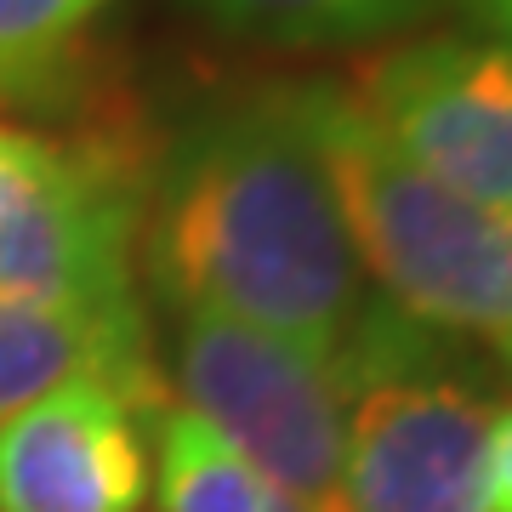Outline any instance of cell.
I'll return each instance as SVG.
<instances>
[{
	"label": "cell",
	"instance_id": "30bf717a",
	"mask_svg": "<svg viewBox=\"0 0 512 512\" xmlns=\"http://www.w3.org/2000/svg\"><path fill=\"white\" fill-rule=\"evenodd\" d=\"M160 427V512H262L268 484L228 450V444L188 416L183 404L154 410Z\"/></svg>",
	"mask_w": 512,
	"mask_h": 512
},
{
	"label": "cell",
	"instance_id": "7c38bea8",
	"mask_svg": "<svg viewBox=\"0 0 512 512\" xmlns=\"http://www.w3.org/2000/svg\"><path fill=\"white\" fill-rule=\"evenodd\" d=\"M490 512H512V410L495 416L490 433Z\"/></svg>",
	"mask_w": 512,
	"mask_h": 512
},
{
	"label": "cell",
	"instance_id": "277c9868",
	"mask_svg": "<svg viewBox=\"0 0 512 512\" xmlns=\"http://www.w3.org/2000/svg\"><path fill=\"white\" fill-rule=\"evenodd\" d=\"M495 404L444 353L387 370L348 399V512H490Z\"/></svg>",
	"mask_w": 512,
	"mask_h": 512
},
{
	"label": "cell",
	"instance_id": "5b68a950",
	"mask_svg": "<svg viewBox=\"0 0 512 512\" xmlns=\"http://www.w3.org/2000/svg\"><path fill=\"white\" fill-rule=\"evenodd\" d=\"M370 126L461 200L512 217V52L495 40H416L359 69Z\"/></svg>",
	"mask_w": 512,
	"mask_h": 512
},
{
	"label": "cell",
	"instance_id": "52a82bcc",
	"mask_svg": "<svg viewBox=\"0 0 512 512\" xmlns=\"http://www.w3.org/2000/svg\"><path fill=\"white\" fill-rule=\"evenodd\" d=\"M74 382H109L143 416L171 404L148 359L143 308L109 313L0 291V416Z\"/></svg>",
	"mask_w": 512,
	"mask_h": 512
},
{
	"label": "cell",
	"instance_id": "4fadbf2b",
	"mask_svg": "<svg viewBox=\"0 0 512 512\" xmlns=\"http://www.w3.org/2000/svg\"><path fill=\"white\" fill-rule=\"evenodd\" d=\"M461 12H467L495 46H507L512 52V0H461Z\"/></svg>",
	"mask_w": 512,
	"mask_h": 512
},
{
	"label": "cell",
	"instance_id": "6da1fadb",
	"mask_svg": "<svg viewBox=\"0 0 512 512\" xmlns=\"http://www.w3.org/2000/svg\"><path fill=\"white\" fill-rule=\"evenodd\" d=\"M143 256L177 313H217L330 365L336 387L404 330L370 285L285 86L200 109L148 171Z\"/></svg>",
	"mask_w": 512,
	"mask_h": 512
},
{
	"label": "cell",
	"instance_id": "ba28073f",
	"mask_svg": "<svg viewBox=\"0 0 512 512\" xmlns=\"http://www.w3.org/2000/svg\"><path fill=\"white\" fill-rule=\"evenodd\" d=\"M114 0H0V109H74L92 23Z\"/></svg>",
	"mask_w": 512,
	"mask_h": 512
},
{
	"label": "cell",
	"instance_id": "8fae6325",
	"mask_svg": "<svg viewBox=\"0 0 512 512\" xmlns=\"http://www.w3.org/2000/svg\"><path fill=\"white\" fill-rule=\"evenodd\" d=\"M46 154H52V137H46V131L0 120V251H6V234H12V222H18V211H23V200H29V188H35Z\"/></svg>",
	"mask_w": 512,
	"mask_h": 512
},
{
	"label": "cell",
	"instance_id": "8992f818",
	"mask_svg": "<svg viewBox=\"0 0 512 512\" xmlns=\"http://www.w3.org/2000/svg\"><path fill=\"white\" fill-rule=\"evenodd\" d=\"M143 410L74 382L0 421V512H137L148 495Z\"/></svg>",
	"mask_w": 512,
	"mask_h": 512
},
{
	"label": "cell",
	"instance_id": "7a4b0ae2",
	"mask_svg": "<svg viewBox=\"0 0 512 512\" xmlns=\"http://www.w3.org/2000/svg\"><path fill=\"white\" fill-rule=\"evenodd\" d=\"M370 285L433 336H478L512 365V217L410 165L336 80H291Z\"/></svg>",
	"mask_w": 512,
	"mask_h": 512
},
{
	"label": "cell",
	"instance_id": "5bb4252c",
	"mask_svg": "<svg viewBox=\"0 0 512 512\" xmlns=\"http://www.w3.org/2000/svg\"><path fill=\"white\" fill-rule=\"evenodd\" d=\"M262 512H348V501H342V495H325V501H302V495L268 490V495H262Z\"/></svg>",
	"mask_w": 512,
	"mask_h": 512
},
{
	"label": "cell",
	"instance_id": "3957f363",
	"mask_svg": "<svg viewBox=\"0 0 512 512\" xmlns=\"http://www.w3.org/2000/svg\"><path fill=\"white\" fill-rule=\"evenodd\" d=\"M171 382L268 490L325 501L342 495L348 399L313 353L217 313H177Z\"/></svg>",
	"mask_w": 512,
	"mask_h": 512
},
{
	"label": "cell",
	"instance_id": "9c48e42d",
	"mask_svg": "<svg viewBox=\"0 0 512 512\" xmlns=\"http://www.w3.org/2000/svg\"><path fill=\"white\" fill-rule=\"evenodd\" d=\"M183 6L228 35L268 46H348L393 35L421 12H433V0H183Z\"/></svg>",
	"mask_w": 512,
	"mask_h": 512
}]
</instances>
